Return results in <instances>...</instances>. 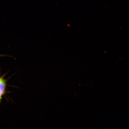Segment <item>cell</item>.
Returning <instances> with one entry per match:
<instances>
[{"mask_svg":"<svg viewBox=\"0 0 129 129\" xmlns=\"http://www.w3.org/2000/svg\"><path fill=\"white\" fill-rule=\"evenodd\" d=\"M6 86V80L0 77V101L2 99V97L4 94Z\"/></svg>","mask_w":129,"mask_h":129,"instance_id":"obj_1","label":"cell"},{"mask_svg":"<svg viewBox=\"0 0 129 129\" xmlns=\"http://www.w3.org/2000/svg\"><path fill=\"white\" fill-rule=\"evenodd\" d=\"M5 56V55H0V56Z\"/></svg>","mask_w":129,"mask_h":129,"instance_id":"obj_2","label":"cell"}]
</instances>
